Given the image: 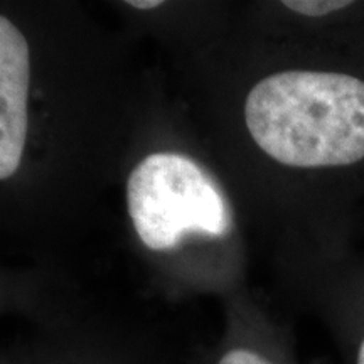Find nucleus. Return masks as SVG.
Masks as SVG:
<instances>
[{
  "label": "nucleus",
  "instance_id": "nucleus-5",
  "mask_svg": "<svg viewBox=\"0 0 364 364\" xmlns=\"http://www.w3.org/2000/svg\"><path fill=\"white\" fill-rule=\"evenodd\" d=\"M218 364H280L250 348H233L220 358Z\"/></svg>",
  "mask_w": 364,
  "mask_h": 364
},
{
  "label": "nucleus",
  "instance_id": "nucleus-1",
  "mask_svg": "<svg viewBox=\"0 0 364 364\" xmlns=\"http://www.w3.org/2000/svg\"><path fill=\"white\" fill-rule=\"evenodd\" d=\"M245 120L267 156L297 169L364 159V81L332 71H282L248 93Z\"/></svg>",
  "mask_w": 364,
  "mask_h": 364
},
{
  "label": "nucleus",
  "instance_id": "nucleus-6",
  "mask_svg": "<svg viewBox=\"0 0 364 364\" xmlns=\"http://www.w3.org/2000/svg\"><path fill=\"white\" fill-rule=\"evenodd\" d=\"M127 4L134 9H156L161 6L162 2H159V0H130V2Z\"/></svg>",
  "mask_w": 364,
  "mask_h": 364
},
{
  "label": "nucleus",
  "instance_id": "nucleus-2",
  "mask_svg": "<svg viewBox=\"0 0 364 364\" xmlns=\"http://www.w3.org/2000/svg\"><path fill=\"white\" fill-rule=\"evenodd\" d=\"M127 204L145 247L171 250L188 233L225 236L230 211L216 182L193 159L150 154L127 182Z\"/></svg>",
  "mask_w": 364,
  "mask_h": 364
},
{
  "label": "nucleus",
  "instance_id": "nucleus-3",
  "mask_svg": "<svg viewBox=\"0 0 364 364\" xmlns=\"http://www.w3.org/2000/svg\"><path fill=\"white\" fill-rule=\"evenodd\" d=\"M31 58L24 34L0 17V179L19 169L27 136Z\"/></svg>",
  "mask_w": 364,
  "mask_h": 364
},
{
  "label": "nucleus",
  "instance_id": "nucleus-4",
  "mask_svg": "<svg viewBox=\"0 0 364 364\" xmlns=\"http://www.w3.org/2000/svg\"><path fill=\"white\" fill-rule=\"evenodd\" d=\"M285 7L307 17H326L353 6L348 0H287Z\"/></svg>",
  "mask_w": 364,
  "mask_h": 364
}]
</instances>
